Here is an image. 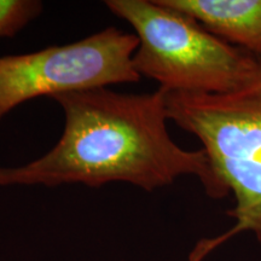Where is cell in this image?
Masks as SVG:
<instances>
[{
	"mask_svg": "<svg viewBox=\"0 0 261 261\" xmlns=\"http://www.w3.org/2000/svg\"><path fill=\"white\" fill-rule=\"evenodd\" d=\"M168 119L201 140L212 168L236 204V224L203 240L189 261H202L238 233L252 231L261 244V58L246 84L224 94L166 92Z\"/></svg>",
	"mask_w": 261,
	"mask_h": 261,
	"instance_id": "obj_2",
	"label": "cell"
},
{
	"mask_svg": "<svg viewBox=\"0 0 261 261\" xmlns=\"http://www.w3.org/2000/svg\"><path fill=\"white\" fill-rule=\"evenodd\" d=\"M38 0H0V39L12 38L41 14Z\"/></svg>",
	"mask_w": 261,
	"mask_h": 261,
	"instance_id": "obj_6",
	"label": "cell"
},
{
	"mask_svg": "<svg viewBox=\"0 0 261 261\" xmlns=\"http://www.w3.org/2000/svg\"><path fill=\"white\" fill-rule=\"evenodd\" d=\"M51 99L64 114L61 138L27 165L0 167V188L84 184L97 189L120 181L151 192L181 175H195L211 198L230 195L203 149L185 150L171 138L163 90L137 94L99 87Z\"/></svg>",
	"mask_w": 261,
	"mask_h": 261,
	"instance_id": "obj_1",
	"label": "cell"
},
{
	"mask_svg": "<svg viewBox=\"0 0 261 261\" xmlns=\"http://www.w3.org/2000/svg\"><path fill=\"white\" fill-rule=\"evenodd\" d=\"M233 46L261 58V0H160Z\"/></svg>",
	"mask_w": 261,
	"mask_h": 261,
	"instance_id": "obj_5",
	"label": "cell"
},
{
	"mask_svg": "<svg viewBox=\"0 0 261 261\" xmlns=\"http://www.w3.org/2000/svg\"><path fill=\"white\" fill-rule=\"evenodd\" d=\"M138 44L136 34L109 27L70 44L0 56V121L38 97L138 83Z\"/></svg>",
	"mask_w": 261,
	"mask_h": 261,
	"instance_id": "obj_4",
	"label": "cell"
},
{
	"mask_svg": "<svg viewBox=\"0 0 261 261\" xmlns=\"http://www.w3.org/2000/svg\"><path fill=\"white\" fill-rule=\"evenodd\" d=\"M138 38L133 68L166 92L224 94L246 84L259 57L224 41L191 16L160 0H107Z\"/></svg>",
	"mask_w": 261,
	"mask_h": 261,
	"instance_id": "obj_3",
	"label": "cell"
}]
</instances>
